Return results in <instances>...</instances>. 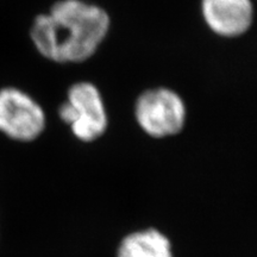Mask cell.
<instances>
[{"label": "cell", "instance_id": "1", "mask_svg": "<svg viewBox=\"0 0 257 257\" xmlns=\"http://www.w3.org/2000/svg\"><path fill=\"white\" fill-rule=\"evenodd\" d=\"M105 10L81 0H60L32 22L30 37L38 53L57 63H79L94 55L110 30Z\"/></svg>", "mask_w": 257, "mask_h": 257}, {"label": "cell", "instance_id": "2", "mask_svg": "<svg viewBox=\"0 0 257 257\" xmlns=\"http://www.w3.org/2000/svg\"><path fill=\"white\" fill-rule=\"evenodd\" d=\"M59 115L70 127L74 137L82 143L95 142L104 136L108 126L101 94L91 82H78L69 88Z\"/></svg>", "mask_w": 257, "mask_h": 257}, {"label": "cell", "instance_id": "3", "mask_svg": "<svg viewBox=\"0 0 257 257\" xmlns=\"http://www.w3.org/2000/svg\"><path fill=\"white\" fill-rule=\"evenodd\" d=\"M186 106L178 93L169 88L148 89L138 96L135 118L148 136L161 138L176 136L186 124Z\"/></svg>", "mask_w": 257, "mask_h": 257}, {"label": "cell", "instance_id": "4", "mask_svg": "<svg viewBox=\"0 0 257 257\" xmlns=\"http://www.w3.org/2000/svg\"><path fill=\"white\" fill-rule=\"evenodd\" d=\"M47 126L42 106L23 89L0 88V133L17 142L37 140Z\"/></svg>", "mask_w": 257, "mask_h": 257}, {"label": "cell", "instance_id": "5", "mask_svg": "<svg viewBox=\"0 0 257 257\" xmlns=\"http://www.w3.org/2000/svg\"><path fill=\"white\" fill-rule=\"evenodd\" d=\"M202 17L212 31L225 38L245 36L255 18L253 0H201Z\"/></svg>", "mask_w": 257, "mask_h": 257}, {"label": "cell", "instance_id": "6", "mask_svg": "<svg viewBox=\"0 0 257 257\" xmlns=\"http://www.w3.org/2000/svg\"><path fill=\"white\" fill-rule=\"evenodd\" d=\"M114 257H176L172 239L159 227L148 226L125 233Z\"/></svg>", "mask_w": 257, "mask_h": 257}]
</instances>
